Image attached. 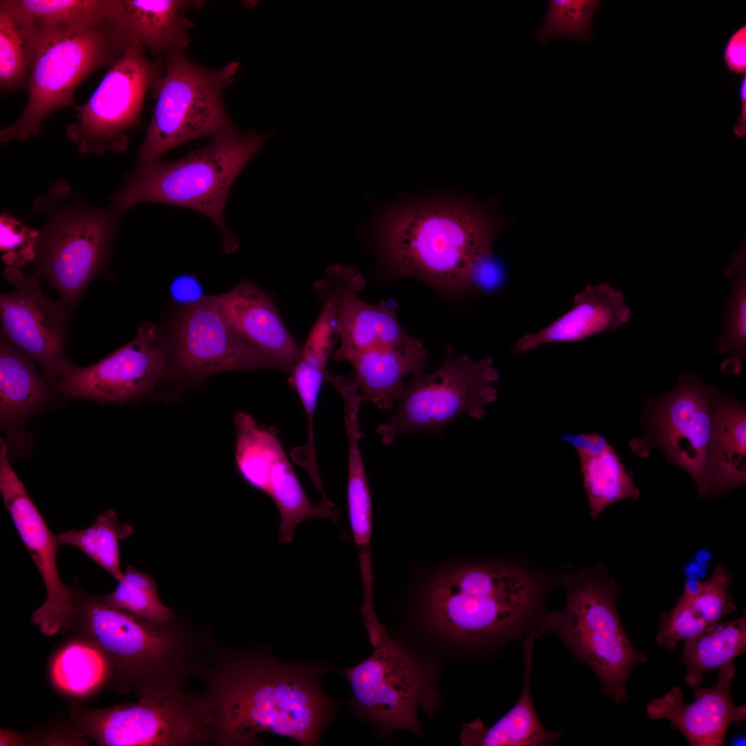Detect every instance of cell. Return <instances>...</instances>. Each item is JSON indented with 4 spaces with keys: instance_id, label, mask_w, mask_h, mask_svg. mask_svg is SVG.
<instances>
[{
    "instance_id": "cell-17",
    "label": "cell",
    "mask_w": 746,
    "mask_h": 746,
    "mask_svg": "<svg viewBox=\"0 0 746 746\" xmlns=\"http://www.w3.org/2000/svg\"><path fill=\"white\" fill-rule=\"evenodd\" d=\"M39 276L35 271L26 276L21 269L6 267L4 277L14 291L0 296L1 334L54 382L73 365L65 353L68 315L61 302L43 293Z\"/></svg>"
},
{
    "instance_id": "cell-16",
    "label": "cell",
    "mask_w": 746,
    "mask_h": 746,
    "mask_svg": "<svg viewBox=\"0 0 746 746\" xmlns=\"http://www.w3.org/2000/svg\"><path fill=\"white\" fill-rule=\"evenodd\" d=\"M167 374L157 326L148 321L137 327L133 340L96 363L73 365L60 377L57 390L66 399L122 403L148 396Z\"/></svg>"
},
{
    "instance_id": "cell-31",
    "label": "cell",
    "mask_w": 746,
    "mask_h": 746,
    "mask_svg": "<svg viewBox=\"0 0 746 746\" xmlns=\"http://www.w3.org/2000/svg\"><path fill=\"white\" fill-rule=\"evenodd\" d=\"M684 642L685 681L694 688L700 685L705 673L717 671L745 653V612L734 620L721 621Z\"/></svg>"
},
{
    "instance_id": "cell-8",
    "label": "cell",
    "mask_w": 746,
    "mask_h": 746,
    "mask_svg": "<svg viewBox=\"0 0 746 746\" xmlns=\"http://www.w3.org/2000/svg\"><path fill=\"white\" fill-rule=\"evenodd\" d=\"M240 66V62L231 61L211 69L193 61L184 51L166 55L151 90L156 103L138 149V164L159 160L169 150L194 139L213 138L237 129L222 95Z\"/></svg>"
},
{
    "instance_id": "cell-28",
    "label": "cell",
    "mask_w": 746,
    "mask_h": 746,
    "mask_svg": "<svg viewBox=\"0 0 746 746\" xmlns=\"http://www.w3.org/2000/svg\"><path fill=\"white\" fill-rule=\"evenodd\" d=\"M0 342V419L8 427L39 410L51 390L30 358L2 334Z\"/></svg>"
},
{
    "instance_id": "cell-34",
    "label": "cell",
    "mask_w": 746,
    "mask_h": 746,
    "mask_svg": "<svg viewBox=\"0 0 746 746\" xmlns=\"http://www.w3.org/2000/svg\"><path fill=\"white\" fill-rule=\"evenodd\" d=\"M133 533V527L120 522L115 512L109 509L98 515L90 526L61 533L58 539L60 545L79 549L118 581L124 575L120 568L119 541Z\"/></svg>"
},
{
    "instance_id": "cell-4",
    "label": "cell",
    "mask_w": 746,
    "mask_h": 746,
    "mask_svg": "<svg viewBox=\"0 0 746 746\" xmlns=\"http://www.w3.org/2000/svg\"><path fill=\"white\" fill-rule=\"evenodd\" d=\"M371 226L389 273L451 291L469 288L472 264L492 251L499 229L486 209L447 196L385 206Z\"/></svg>"
},
{
    "instance_id": "cell-5",
    "label": "cell",
    "mask_w": 746,
    "mask_h": 746,
    "mask_svg": "<svg viewBox=\"0 0 746 746\" xmlns=\"http://www.w3.org/2000/svg\"><path fill=\"white\" fill-rule=\"evenodd\" d=\"M278 129L260 133L236 129L215 137L205 146L173 162L138 164L112 198L122 212L143 202L181 206L197 211L219 229L226 254L239 246L238 237L224 222L229 189L245 166Z\"/></svg>"
},
{
    "instance_id": "cell-7",
    "label": "cell",
    "mask_w": 746,
    "mask_h": 746,
    "mask_svg": "<svg viewBox=\"0 0 746 746\" xmlns=\"http://www.w3.org/2000/svg\"><path fill=\"white\" fill-rule=\"evenodd\" d=\"M446 668L388 632L367 658L338 671L351 687L353 716L387 741L401 730L426 738L418 711L431 718L446 703L439 688Z\"/></svg>"
},
{
    "instance_id": "cell-9",
    "label": "cell",
    "mask_w": 746,
    "mask_h": 746,
    "mask_svg": "<svg viewBox=\"0 0 746 746\" xmlns=\"http://www.w3.org/2000/svg\"><path fill=\"white\" fill-rule=\"evenodd\" d=\"M108 23L92 26L39 28L31 66L29 97L21 116L0 133V140H24L38 135L45 118L73 106L79 83L97 68L113 64L127 46Z\"/></svg>"
},
{
    "instance_id": "cell-36",
    "label": "cell",
    "mask_w": 746,
    "mask_h": 746,
    "mask_svg": "<svg viewBox=\"0 0 746 746\" xmlns=\"http://www.w3.org/2000/svg\"><path fill=\"white\" fill-rule=\"evenodd\" d=\"M731 583L730 572L719 564L707 579L685 584L680 597L692 618L709 628L736 610L729 593Z\"/></svg>"
},
{
    "instance_id": "cell-29",
    "label": "cell",
    "mask_w": 746,
    "mask_h": 746,
    "mask_svg": "<svg viewBox=\"0 0 746 746\" xmlns=\"http://www.w3.org/2000/svg\"><path fill=\"white\" fill-rule=\"evenodd\" d=\"M48 671L55 689L73 702L106 688L108 680L107 664L101 651L78 635H70L53 652Z\"/></svg>"
},
{
    "instance_id": "cell-19",
    "label": "cell",
    "mask_w": 746,
    "mask_h": 746,
    "mask_svg": "<svg viewBox=\"0 0 746 746\" xmlns=\"http://www.w3.org/2000/svg\"><path fill=\"white\" fill-rule=\"evenodd\" d=\"M0 491L12 522L32 557L46 589V598L31 615L44 635L63 631L73 611L72 586L61 580L57 565L60 544L11 467L7 446L0 440Z\"/></svg>"
},
{
    "instance_id": "cell-20",
    "label": "cell",
    "mask_w": 746,
    "mask_h": 746,
    "mask_svg": "<svg viewBox=\"0 0 746 746\" xmlns=\"http://www.w3.org/2000/svg\"><path fill=\"white\" fill-rule=\"evenodd\" d=\"M717 682L711 687L693 688L696 700L685 703L680 687L675 686L646 706L650 720L665 718L681 732L691 746H723L729 727L746 720V705L737 706L730 693L736 667L731 662L717 670Z\"/></svg>"
},
{
    "instance_id": "cell-39",
    "label": "cell",
    "mask_w": 746,
    "mask_h": 746,
    "mask_svg": "<svg viewBox=\"0 0 746 746\" xmlns=\"http://www.w3.org/2000/svg\"><path fill=\"white\" fill-rule=\"evenodd\" d=\"M39 231L23 225L11 216L0 218L1 260L7 267L21 269L35 260Z\"/></svg>"
},
{
    "instance_id": "cell-27",
    "label": "cell",
    "mask_w": 746,
    "mask_h": 746,
    "mask_svg": "<svg viewBox=\"0 0 746 746\" xmlns=\"http://www.w3.org/2000/svg\"><path fill=\"white\" fill-rule=\"evenodd\" d=\"M537 638L521 644L524 656V685L515 704L491 726L479 718L462 724L459 740L463 746H546L557 743L563 731L545 729L535 710L530 691L533 649Z\"/></svg>"
},
{
    "instance_id": "cell-2",
    "label": "cell",
    "mask_w": 746,
    "mask_h": 746,
    "mask_svg": "<svg viewBox=\"0 0 746 746\" xmlns=\"http://www.w3.org/2000/svg\"><path fill=\"white\" fill-rule=\"evenodd\" d=\"M332 670L325 661L284 662L256 644H217L200 675L213 745H262V733L290 738L303 746L320 745L343 703L321 687L322 678Z\"/></svg>"
},
{
    "instance_id": "cell-21",
    "label": "cell",
    "mask_w": 746,
    "mask_h": 746,
    "mask_svg": "<svg viewBox=\"0 0 746 746\" xmlns=\"http://www.w3.org/2000/svg\"><path fill=\"white\" fill-rule=\"evenodd\" d=\"M233 327L249 343L289 373L301 355L298 344L285 327L271 297L243 278L230 291L213 296Z\"/></svg>"
},
{
    "instance_id": "cell-33",
    "label": "cell",
    "mask_w": 746,
    "mask_h": 746,
    "mask_svg": "<svg viewBox=\"0 0 746 746\" xmlns=\"http://www.w3.org/2000/svg\"><path fill=\"white\" fill-rule=\"evenodd\" d=\"M579 459L592 519L616 501L640 497L631 473L626 470L613 446L600 455L580 456Z\"/></svg>"
},
{
    "instance_id": "cell-44",
    "label": "cell",
    "mask_w": 746,
    "mask_h": 746,
    "mask_svg": "<svg viewBox=\"0 0 746 746\" xmlns=\"http://www.w3.org/2000/svg\"><path fill=\"white\" fill-rule=\"evenodd\" d=\"M562 439L571 445L579 457L600 455L611 447L606 439L597 432L566 434Z\"/></svg>"
},
{
    "instance_id": "cell-6",
    "label": "cell",
    "mask_w": 746,
    "mask_h": 746,
    "mask_svg": "<svg viewBox=\"0 0 746 746\" xmlns=\"http://www.w3.org/2000/svg\"><path fill=\"white\" fill-rule=\"evenodd\" d=\"M560 582L566 590L565 607L546 613L539 637L558 635L575 660L596 674L603 694L626 704L628 678L647 658L622 625L617 603L620 584L600 564L564 574Z\"/></svg>"
},
{
    "instance_id": "cell-23",
    "label": "cell",
    "mask_w": 746,
    "mask_h": 746,
    "mask_svg": "<svg viewBox=\"0 0 746 746\" xmlns=\"http://www.w3.org/2000/svg\"><path fill=\"white\" fill-rule=\"evenodd\" d=\"M632 316L622 291L607 283L589 284L575 296L570 310L542 330L519 338L512 351L522 354L547 343L582 341L613 331Z\"/></svg>"
},
{
    "instance_id": "cell-45",
    "label": "cell",
    "mask_w": 746,
    "mask_h": 746,
    "mask_svg": "<svg viewBox=\"0 0 746 746\" xmlns=\"http://www.w3.org/2000/svg\"><path fill=\"white\" fill-rule=\"evenodd\" d=\"M738 96L740 101V115L734 131L738 137H743L746 134V74L743 75L739 84Z\"/></svg>"
},
{
    "instance_id": "cell-41",
    "label": "cell",
    "mask_w": 746,
    "mask_h": 746,
    "mask_svg": "<svg viewBox=\"0 0 746 746\" xmlns=\"http://www.w3.org/2000/svg\"><path fill=\"white\" fill-rule=\"evenodd\" d=\"M504 277L503 265L490 251L479 256L472 264L468 276L469 288L493 291L503 285Z\"/></svg>"
},
{
    "instance_id": "cell-24",
    "label": "cell",
    "mask_w": 746,
    "mask_h": 746,
    "mask_svg": "<svg viewBox=\"0 0 746 746\" xmlns=\"http://www.w3.org/2000/svg\"><path fill=\"white\" fill-rule=\"evenodd\" d=\"M705 499L726 495L746 483V408L716 390L706 466Z\"/></svg>"
},
{
    "instance_id": "cell-30",
    "label": "cell",
    "mask_w": 746,
    "mask_h": 746,
    "mask_svg": "<svg viewBox=\"0 0 746 746\" xmlns=\"http://www.w3.org/2000/svg\"><path fill=\"white\" fill-rule=\"evenodd\" d=\"M39 28L15 0L0 1V86L9 91L28 87Z\"/></svg>"
},
{
    "instance_id": "cell-35",
    "label": "cell",
    "mask_w": 746,
    "mask_h": 746,
    "mask_svg": "<svg viewBox=\"0 0 746 746\" xmlns=\"http://www.w3.org/2000/svg\"><path fill=\"white\" fill-rule=\"evenodd\" d=\"M117 582L113 592L99 596L110 607L157 623L169 622L177 616L161 602L155 581L149 575L130 565Z\"/></svg>"
},
{
    "instance_id": "cell-12",
    "label": "cell",
    "mask_w": 746,
    "mask_h": 746,
    "mask_svg": "<svg viewBox=\"0 0 746 746\" xmlns=\"http://www.w3.org/2000/svg\"><path fill=\"white\" fill-rule=\"evenodd\" d=\"M157 331L168 361L167 377L180 383L196 385L228 371H280L233 327L213 296L178 306Z\"/></svg>"
},
{
    "instance_id": "cell-3",
    "label": "cell",
    "mask_w": 746,
    "mask_h": 746,
    "mask_svg": "<svg viewBox=\"0 0 746 746\" xmlns=\"http://www.w3.org/2000/svg\"><path fill=\"white\" fill-rule=\"evenodd\" d=\"M73 611L62 632L91 641L108 668L106 688L140 698L186 687L216 646L208 628L176 616L163 623L110 607L76 582Z\"/></svg>"
},
{
    "instance_id": "cell-13",
    "label": "cell",
    "mask_w": 746,
    "mask_h": 746,
    "mask_svg": "<svg viewBox=\"0 0 746 746\" xmlns=\"http://www.w3.org/2000/svg\"><path fill=\"white\" fill-rule=\"evenodd\" d=\"M37 202L48 207H34L48 209V220L39 231L36 271L57 289L64 306H73L102 267L120 211L79 203L47 204L41 198Z\"/></svg>"
},
{
    "instance_id": "cell-11",
    "label": "cell",
    "mask_w": 746,
    "mask_h": 746,
    "mask_svg": "<svg viewBox=\"0 0 746 746\" xmlns=\"http://www.w3.org/2000/svg\"><path fill=\"white\" fill-rule=\"evenodd\" d=\"M69 718L101 746L213 745L212 720L202 694L186 687L105 708L72 702Z\"/></svg>"
},
{
    "instance_id": "cell-18",
    "label": "cell",
    "mask_w": 746,
    "mask_h": 746,
    "mask_svg": "<svg viewBox=\"0 0 746 746\" xmlns=\"http://www.w3.org/2000/svg\"><path fill=\"white\" fill-rule=\"evenodd\" d=\"M365 280L354 267L345 264L328 266L312 289L323 304L335 312L334 332L340 345L334 354L337 361H347L352 355L379 346L400 345L414 337L402 328L396 307L385 301L372 305L358 296Z\"/></svg>"
},
{
    "instance_id": "cell-10",
    "label": "cell",
    "mask_w": 746,
    "mask_h": 746,
    "mask_svg": "<svg viewBox=\"0 0 746 746\" xmlns=\"http://www.w3.org/2000/svg\"><path fill=\"white\" fill-rule=\"evenodd\" d=\"M499 376L492 357L475 361L446 347L437 370L418 372L403 386L394 413L376 428L382 443L392 444L401 434H438L461 415L481 419L486 406L497 399L492 383Z\"/></svg>"
},
{
    "instance_id": "cell-32",
    "label": "cell",
    "mask_w": 746,
    "mask_h": 746,
    "mask_svg": "<svg viewBox=\"0 0 746 746\" xmlns=\"http://www.w3.org/2000/svg\"><path fill=\"white\" fill-rule=\"evenodd\" d=\"M731 284V291L725 304L723 331L716 342V353H729L730 357L722 365V371L738 373L746 356V247L745 239L734 254L729 264L723 269Z\"/></svg>"
},
{
    "instance_id": "cell-15",
    "label": "cell",
    "mask_w": 746,
    "mask_h": 746,
    "mask_svg": "<svg viewBox=\"0 0 746 746\" xmlns=\"http://www.w3.org/2000/svg\"><path fill=\"white\" fill-rule=\"evenodd\" d=\"M162 69V60L152 61L142 45L131 42L88 101L76 107L67 137L83 153L124 151L128 132L138 126L146 95Z\"/></svg>"
},
{
    "instance_id": "cell-26",
    "label": "cell",
    "mask_w": 746,
    "mask_h": 746,
    "mask_svg": "<svg viewBox=\"0 0 746 746\" xmlns=\"http://www.w3.org/2000/svg\"><path fill=\"white\" fill-rule=\"evenodd\" d=\"M363 401L388 412L394 408L403 379L425 371L428 353L420 338L400 345L373 347L348 358Z\"/></svg>"
},
{
    "instance_id": "cell-43",
    "label": "cell",
    "mask_w": 746,
    "mask_h": 746,
    "mask_svg": "<svg viewBox=\"0 0 746 746\" xmlns=\"http://www.w3.org/2000/svg\"><path fill=\"white\" fill-rule=\"evenodd\" d=\"M723 57L729 72L736 75L746 74L745 24L730 35L724 46Z\"/></svg>"
},
{
    "instance_id": "cell-42",
    "label": "cell",
    "mask_w": 746,
    "mask_h": 746,
    "mask_svg": "<svg viewBox=\"0 0 746 746\" xmlns=\"http://www.w3.org/2000/svg\"><path fill=\"white\" fill-rule=\"evenodd\" d=\"M170 298L178 306H189L201 302L204 298L202 284L195 274H180L171 280L169 287Z\"/></svg>"
},
{
    "instance_id": "cell-25",
    "label": "cell",
    "mask_w": 746,
    "mask_h": 746,
    "mask_svg": "<svg viewBox=\"0 0 746 746\" xmlns=\"http://www.w3.org/2000/svg\"><path fill=\"white\" fill-rule=\"evenodd\" d=\"M334 309L323 304L302 347L300 357L289 373V383L298 393L307 422L306 443L294 448L291 457L306 470L312 481L321 479L314 444V415L320 390L325 380L327 362L334 344Z\"/></svg>"
},
{
    "instance_id": "cell-14",
    "label": "cell",
    "mask_w": 746,
    "mask_h": 746,
    "mask_svg": "<svg viewBox=\"0 0 746 746\" xmlns=\"http://www.w3.org/2000/svg\"><path fill=\"white\" fill-rule=\"evenodd\" d=\"M716 388L699 375L682 373L673 388L644 403L642 436L629 441L631 450L647 457L662 451L668 462L685 470L695 481L700 497L707 492L706 466L712 409Z\"/></svg>"
},
{
    "instance_id": "cell-40",
    "label": "cell",
    "mask_w": 746,
    "mask_h": 746,
    "mask_svg": "<svg viewBox=\"0 0 746 746\" xmlns=\"http://www.w3.org/2000/svg\"><path fill=\"white\" fill-rule=\"evenodd\" d=\"M17 745H87L88 737L73 721L65 720L58 724L52 723L28 734L17 732Z\"/></svg>"
},
{
    "instance_id": "cell-37",
    "label": "cell",
    "mask_w": 746,
    "mask_h": 746,
    "mask_svg": "<svg viewBox=\"0 0 746 746\" xmlns=\"http://www.w3.org/2000/svg\"><path fill=\"white\" fill-rule=\"evenodd\" d=\"M601 4L598 0L548 1L544 19L535 30L538 43L544 46L555 39H569L578 43L591 41V21Z\"/></svg>"
},
{
    "instance_id": "cell-22",
    "label": "cell",
    "mask_w": 746,
    "mask_h": 746,
    "mask_svg": "<svg viewBox=\"0 0 746 746\" xmlns=\"http://www.w3.org/2000/svg\"><path fill=\"white\" fill-rule=\"evenodd\" d=\"M191 1L108 0L107 23L126 44L136 42L161 61L170 52L184 51L193 23L186 17Z\"/></svg>"
},
{
    "instance_id": "cell-38",
    "label": "cell",
    "mask_w": 746,
    "mask_h": 746,
    "mask_svg": "<svg viewBox=\"0 0 746 746\" xmlns=\"http://www.w3.org/2000/svg\"><path fill=\"white\" fill-rule=\"evenodd\" d=\"M39 28L107 23L108 0H15Z\"/></svg>"
},
{
    "instance_id": "cell-1",
    "label": "cell",
    "mask_w": 746,
    "mask_h": 746,
    "mask_svg": "<svg viewBox=\"0 0 746 746\" xmlns=\"http://www.w3.org/2000/svg\"><path fill=\"white\" fill-rule=\"evenodd\" d=\"M557 582L515 562L451 566L419 590L410 623L393 634L446 667L490 665L510 644L539 638Z\"/></svg>"
}]
</instances>
